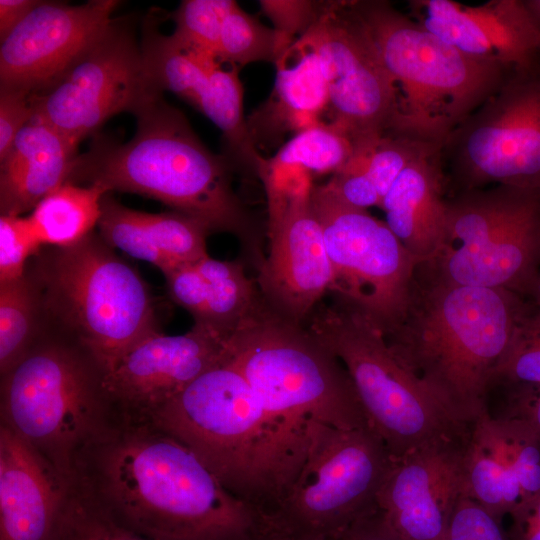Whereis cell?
<instances>
[{
	"label": "cell",
	"instance_id": "obj_1",
	"mask_svg": "<svg viewBox=\"0 0 540 540\" xmlns=\"http://www.w3.org/2000/svg\"><path fill=\"white\" fill-rule=\"evenodd\" d=\"M73 488L149 540H270L265 515L230 493L182 442L117 417L80 454Z\"/></svg>",
	"mask_w": 540,
	"mask_h": 540
},
{
	"label": "cell",
	"instance_id": "obj_2",
	"mask_svg": "<svg viewBox=\"0 0 540 540\" xmlns=\"http://www.w3.org/2000/svg\"><path fill=\"white\" fill-rule=\"evenodd\" d=\"M528 320L517 294L453 283L423 263L401 319L383 334L397 360L471 427L488 412L489 391Z\"/></svg>",
	"mask_w": 540,
	"mask_h": 540
},
{
	"label": "cell",
	"instance_id": "obj_3",
	"mask_svg": "<svg viewBox=\"0 0 540 540\" xmlns=\"http://www.w3.org/2000/svg\"><path fill=\"white\" fill-rule=\"evenodd\" d=\"M133 114L134 136L125 143L95 138L77 155L67 182L144 195L203 222L211 232L230 233L258 271L266 254L264 235L233 189L229 161L211 152L162 94Z\"/></svg>",
	"mask_w": 540,
	"mask_h": 540
},
{
	"label": "cell",
	"instance_id": "obj_4",
	"mask_svg": "<svg viewBox=\"0 0 540 540\" xmlns=\"http://www.w3.org/2000/svg\"><path fill=\"white\" fill-rule=\"evenodd\" d=\"M140 420L186 445L230 493L266 518L306 454V424L267 410L246 379L222 359Z\"/></svg>",
	"mask_w": 540,
	"mask_h": 540
},
{
	"label": "cell",
	"instance_id": "obj_5",
	"mask_svg": "<svg viewBox=\"0 0 540 540\" xmlns=\"http://www.w3.org/2000/svg\"><path fill=\"white\" fill-rule=\"evenodd\" d=\"M105 374L85 347L45 320L35 344L1 375V424L72 482L80 454L117 419Z\"/></svg>",
	"mask_w": 540,
	"mask_h": 540
},
{
	"label": "cell",
	"instance_id": "obj_6",
	"mask_svg": "<svg viewBox=\"0 0 540 540\" xmlns=\"http://www.w3.org/2000/svg\"><path fill=\"white\" fill-rule=\"evenodd\" d=\"M395 89L387 134L442 149L448 136L499 87L509 69L462 52L382 0L353 1Z\"/></svg>",
	"mask_w": 540,
	"mask_h": 540
},
{
	"label": "cell",
	"instance_id": "obj_7",
	"mask_svg": "<svg viewBox=\"0 0 540 540\" xmlns=\"http://www.w3.org/2000/svg\"><path fill=\"white\" fill-rule=\"evenodd\" d=\"M222 360L267 410L294 424L315 419L341 429L372 428L338 357L305 325L260 297L224 341Z\"/></svg>",
	"mask_w": 540,
	"mask_h": 540
},
{
	"label": "cell",
	"instance_id": "obj_8",
	"mask_svg": "<svg viewBox=\"0 0 540 540\" xmlns=\"http://www.w3.org/2000/svg\"><path fill=\"white\" fill-rule=\"evenodd\" d=\"M35 258L30 269L46 321L85 347L106 373L137 343L162 332L148 285L99 234Z\"/></svg>",
	"mask_w": 540,
	"mask_h": 540
},
{
	"label": "cell",
	"instance_id": "obj_9",
	"mask_svg": "<svg viewBox=\"0 0 540 540\" xmlns=\"http://www.w3.org/2000/svg\"><path fill=\"white\" fill-rule=\"evenodd\" d=\"M342 362L374 431L393 460L471 427L457 422L394 356L381 329L364 313L333 295L305 322Z\"/></svg>",
	"mask_w": 540,
	"mask_h": 540
},
{
	"label": "cell",
	"instance_id": "obj_10",
	"mask_svg": "<svg viewBox=\"0 0 540 540\" xmlns=\"http://www.w3.org/2000/svg\"><path fill=\"white\" fill-rule=\"evenodd\" d=\"M300 471L267 517L272 539L332 540L377 508L393 458L373 428L306 422Z\"/></svg>",
	"mask_w": 540,
	"mask_h": 540
},
{
	"label": "cell",
	"instance_id": "obj_11",
	"mask_svg": "<svg viewBox=\"0 0 540 540\" xmlns=\"http://www.w3.org/2000/svg\"><path fill=\"white\" fill-rule=\"evenodd\" d=\"M445 240L425 263L443 279L462 285L534 291L540 269V196L492 186L446 200Z\"/></svg>",
	"mask_w": 540,
	"mask_h": 540
},
{
	"label": "cell",
	"instance_id": "obj_12",
	"mask_svg": "<svg viewBox=\"0 0 540 540\" xmlns=\"http://www.w3.org/2000/svg\"><path fill=\"white\" fill-rule=\"evenodd\" d=\"M453 194L492 186L540 196V54L507 71L499 87L446 139Z\"/></svg>",
	"mask_w": 540,
	"mask_h": 540
},
{
	"label": "cell",
	"instance_id": "obj_13",
	"mask_svg": "<svg viewBox=\"0 0 540 540\" xmlns=\"http://www.w3.org/2000/svg\"><path fill=\"white\" fill-rule=\"evenodd\" d=\"M311 202L332 268L329 292L388 332L404 313L419 263L386 222L346 203L327 183L313 186Z\"/></svg>",
	"mask_w": 540,
	"mask_h": 540
},
{
	"label": "cell",
	"instance_id": "obj_14",
	"mask_svg": "<svg viewBox=\"0 0 540 540\" xmlns=\"http://www.w3.org/2000/svg\"><path fill=\"white\" fill-rule=\"evenodd\" d=\"M257 176L268 207V251L256 282L279 313L305 323L332 283L320 221L311 202V174L264 158Z\"/></svg>",
	"mask_w": 540,
	"mask_h": 540
},
{
	"label": "cell",
	"instance_id": "obj_15",
	"mask_svg": "<svg viewBox=\"0 0 540 540\" xmlns=\"http://www.w3.org/2000/svg\"><path fill=\"white\" fill-rule=\"evenodd\" d=\"M158 94L146 76L133 27L114 19L61 77L31 95L32 118L78 145L110 117L134 113Z\"/></svg>",
	"mask_w": 540,
	"mask_h": 540
},
{
	"label": "cell",
	"instance_id": "obj_16",
	"mask_svg": "<svg viewBox=\"0 0 540 540\" xmlns=\"http://www.w3.org/2000/svg\"><path fill=\"white\" fill-rule=\"evenodd\" d=\"M303 35L321 57L328 83L326 114L352 142L390 132L395 89L376 42L353 1L325 2Z\"/></svg>",
	"mask_w": 540,
	"mask_h": 540
},
{
	"label": "cell",
	"instance_id": "obj_17",
	"mask_svg": "<svg viewBox=\"0 0 540 540\" xmlns=\"http://www.w3.org/2000/svg\"><path fill=\"white\" fill-rule=\"evenodd\" d=\"M118 5L39 1L1 41L0 89L32 95L52 85L108 29Z\"/></svg>",
	"mask_w": 540,
	"mask_h": 540
},
{
	"label": "cell",
	"instance_id": "obj_18",
	"mask_svg": "<svg viewBox=\"0 0 540 540\" xmlns=\"http://www.w3.org/2000/svg\"><path fill=\"white\" fill-rule=\"evenodd\" d=\"M469 434L393 460L377 506L399 540H447L453 513L465 493L463 463Z\"/></svg>",
	"mask_w": 540,
	"mask_h": 540
},
{
	"label": "cell",
	"instance_id": "obj_19",
	"mask_svg": "<svg viewBox=\"0 0 540 540\" xmlns=\"http://www.w3.org/2000/svg\"><path fill=\"white\" fill-rule=\"evenodd\" d=\"M224 341L194 323L181 335L153 334L132 347L105 374V387L118 417L145 419L217 365Z\"/></svg>",
	"mask_w": 540,
	"mask_h": 540
},
{
	"label": "cell",
	"instance_id": "obj_20",
	"mask_svg": "<svg viewBox=\"0 0 540 540\" xmlns=\"http://www.w3.org/2000/svg\"><path fill=\"white\" fill-rule=\"evenodd\" d=\"M72 491L70 480L0 423V540H53Z\"/></svg>",
	"mask_w": 540,
	"mask_h": 540
},
{
	"label": "cell",
	"instance_id": "obj_21",
	"mask_svg": "<svg viewBox=\"0 0 540 540\" xmlns=\"http://www.w3.org/2000/svg\"><path fill=\"white\" fill-rule=\"evenodd\" d=\"M99 235L112 248L148 262L163 274L208 255L210 229L186 214L147 213L125 207L109 192L103 196Z\"/></svg>",
	"mask_w": 540,
	"mask_h": 540
},
{
	"label": "cell",
	"instance_id": "obj_22",
	"mask_svg": "<svg viewBox=\"0 0 540 540\" xmlns=\"http://www.w3.org/2000/svg\"><path fill=\"white\" fill-rule=\"evenodd\" d=\"M275 65L271 96L247 119L257 148L279 140L288 132L297 134L320 124L328 108L324 66L305 35L300 36Z\"/></svg>",
	"mask_w": 540,
	"mask_h": 540
},
{
	"label": "cell",
	"instance_id": "obj_23",
	"mask_svg": "<svg viewBox=\"0 0 540 540\" xmlns=\"http://www.w3.org/2000/svg\"><path fill=\"white\" fill-rule=\"evenodd\" d=\"M441 149L432 148L401 172L382 199L386 223L419 263L434 261L447 226V198Z\"/></svg>",
	"mask_w": 540,
	"mask_h": 540
},
{
	"label": "cell",
	"instance_id": "obj_24",
	"mask_svg": "<svg viewBox=\"0 0 540 540\" xmlns=\"http://www.w3.org/2000/svg\"><path fill=\"white\" fill-rule=\"evenodd\" d=\"M78 145L48 124L31 119L0 160L1 215H20L68 181Z\"/></svg>",
	"mask_w": 540,
	"mask_h": 540
},
{
	"label": "cell",
	"instance_id": "obj_25",
	"mask_svg": "<svg viewBox=\"0 0 540 540\" xmlns=\"http://www.w3.org/2000/svg\"><path fill=\"white\" fill-rule=\"evenodd\" d=\"M463 468L466 495L498 521L523 502L509 448L489 412L471 426Z\"/></svg>",
	"mask_w": 540,
	"mask_h": 540
},
{
	"label": "cell",
	"instance_id": "obj_26",
	"mask_svg": "<svg viewBox=\"0 0 540 540\" xmlns=\"http://www.w3.org/2000/svg\"><path fill=\"white\" fill-rule=\"evenodd\" d=\"M140 48L153 89L160 94L172 92L193 107L212 72L222 64L214 54L175 32L161 33L152 19L144 21Z\"/></svg>",
	"mask_w": 540,
	"mask_h": 540
},
{
	"label": "cell",
	"instance_id": "obj_27",
	"mask_svg": "<svg viewBox=\"0 0 540 540\" xmlns=\"http://www.w3.org/2000/svg\"><path fill=\"white\" fill-rule=\"evenodd\" d=\"M194 108L221 131L224 145L222 155L232 168L257 175L263 157L251 138L244 117L243 89L238 69L220 64L210 75Z\"/></svg>",
	"mask_w": 540,
	"mask_h": 540
},
{
	"label": "cell",
	"instance_id": "obj_28",
	"mask_svg": "<svg viewBox=\"0 0 540 540\" xmlns=\"http://www.w3.org/2000/svg\"><path fill=\"white\" fill-rule=\"evenodd\" d=\"M106 193L97 185L65 182L45 196L27 216L40 243L65 248L93 233Z\"/></svg>",
	"mask_w": 540,
	"mask_h": 540
},
{
	"label": "cell",
	"instance_id": "obj_29",
	"mask_svg": "<svg viewBox=\"0 0 540 540\" xmlns=\"http://www.w3.org/2000/svg\"><path fill=\"white\" fill-rule=\"evenodd\" d=\"M204 282V325L226 339L261 297L256 279L246 275L243 262L222 261L209 255L195 262Z\"/></svg>",
	"mask_w": 540,
	"mask_h": 540
},
{
	"label": "cell",
	"instance_id": "obj_30",
	"mask_svg": "<svg viewBox=\"0 0 540 540\" xmlns=\"http://www.w3.org/2000/svg\"><path fill=\"white\" fill-rule=\"evenodd\" d=\"M45 315L39 281L28 267L0 283V374L18 363L39 338Z\"/></svg>",
	"mask_w": 540,
	"mask_h": 540
},
{
	"label": "cell",
	"instance_id": "obj_31",
	"mask_svg": "<svg viewBox=\"0 0 540 540\" xmlns=\"http://www.w3.org/2000/svg\"><path fill=\"white\" fill-rule=\"evenodd\" d=\"M292 44L235 3L222 26L217 58L237 69L260 61L275 64Z\"/></svg>",
	"mask_w": 540,
	"mask_h": 540
},
{
	"label": "cell",
	"instance_id": "obj_32",
	"mask_svg": "<svg viewBox=\"0 0 540 540\" xmlns=\"http://www.w3.org/2000/svg\"><path fill=\"white\" fill-rule=\"evenodd\" d=\"M353 153V142L336 126L320 124L295 134L270 159L273 162L298 166L310 174H334Z\"/></svg>",
	"mask_w": 540,
	"mask_h": 540
},
{
	"label": "cell",
	"instance_id": "obj_33",
	"mask_svg": "<svg viewBox=\"0 0 540 540\" xmlns=\"http://www.w3.org/2000/svg\"><path fill=\"white\" fill-rule=\"evenodd\" d=\"M235 3L232 0H184L171 14L174 32L217 57L222 26Z\"/></svg>",
	"mask_w": 540,
	"mask_h": 540
},
{
	"label": "cell",
	"instance_id": "obj_34",
	"mask_svg": "<svg viewBox=\"0 0 540 540\" xmlns=\"http://www.w3.org/2000/svg\"><path fill=\"white\" fill-rule=\"evenodd\" d=\"M53 540H149L121 526L73 488Z\"/></svg>",
	"mask_w": 540,
	"mask_h": 540
},
{
	"label": "cell",
	"instance_id": "obj_35",
	"mask_svg": "<svg viewBox=\"0 0 540 540\" xmlns=\"http://www.w3.org/2000/svg\"><path fill=\"white\" fill-rule=\"evenodd\" d=\"M496 418L512 457L522 490V503L540 497V438L518 419Z\"/></svg>",
	"mask_w": 540,
	"mask_h": 540
},
{
	"label": "cell",
	"instance_id": "obj_36",
	"mask_svg": "<svg viewBox=\"0 0 540 540\" xmlns=\"http://www.w3.org/2000/svg\"><path fill=\"white\" fill-rule=\"evenodd\" d=\"M42 247L27 216L1 215L0 283L21 277Z\"/></svg>",
	"mask_w": 540,
	"mask_h": 540
},
{
	"label": "cell",
	"instance_id": "obj_37",
	"mask_svg": "<svg viewBox=\"0 0 540 540\" xmlns=\"http://www.w3.org/2000/svg\"><path fill=\"white\" fill-rule=\"evenodd\" d=\"M432 148L439 147L415 142L399 135H382L371 151L368 166L369 176L375 184L381 199H383L407 165Z\"/></svg>",
	"mask_w": 540,
	"mask_h": 540
},
{
	"label": "cell",
	"instance_id": "obj_38",
	"mask_svg": "<svg viewBox=\"0 0 540 540\" xmlns=\"http://www.w3.org/2000/svg\"><path fill=\"white\" fill-rule=\"evenodd\" d=\"M262 12L271 20L274 29L294 43L321 16L325 2L308 0H261Z\"/></svg>",
	"mask_w": 540,
	"mask_h": 540
},
{
	"label": "cell",
	"instance_id": "obj_39",
	"mask_svg": "<svg viewBox=\"0 0 540 540\" xmlns=\"http://www.w3.org/2000/svg\"><path fill=\"white\" fill-rule=\"evenodd\" d=\"M447 540H510L501 522L464 493L453 513Z\"/></svg>",
	"mask_w": 540,
	"mask_h": 540
},
{
	"label": "cell",
	"instance_id": "obj_40",
	"mask_svg": "<svg viewBox=\"0 0 540 540\" xmlns=\"http://www.w3.org/2000/svg\"><path fill=\"white\" fill-rule=\"evenodd\" d=\"M540 385V336L522 332L501 365L495 385Z\"/></svg>",
	"mask_w": 540,
	"mask_h": 540
},
{
	"label": "cell",
	"instance_id": "obj_41",
	"mask_svg": "<svg viewBox=\"0 0 540 540\" xmlns=\"http://www.w3.org/2000/svg\"><path fill=\"white\" fill-rule=\"evenodd\" d=\"M32 117L30 94L0 89V160L7 155L18 133Z\"/></svg>",
	"mask_w": 540,
	"mask_h": 540
},
{
	"label": "cell",
	"instance_id": "obj_42",
	"mask_svg": "<svg viewBox=\"0 0 540 540\" xmlns=\"http://www.w3.org/2000/svg\"><path fill=\"white\" fill-rule=\"evenodd\" d=\"M506 414L529 426L540 438V385H512Z\"/></svg>",
	"mask_w": 540,
	"mask_h": 540
},
{
	"label": "cell",
	"instance_id": "obj_43",
	"mask_svg": "<svg viewBox=\"0 0 540 540\" xmlns=\"http://www.w3.org/2000/svg\"><path fill=\"white\" fill-rule=\"evenodd\" d=\"M332 540H399L385 522L380 509L363 516Z\"/></svg>",
	"mask_w": 540,
	"mask_h": 540
},
{
	"label": "cell",
	"instance_id": "obj_44",
	"mask_svg": "<svg viewBox=\"0 0 540 540\" xmlns=\"http://www.w3.org/2000/svg\"><path fill=\"white\" fill-rule=\"evenodd\" d=\"M38 3V0H0L1 41L27 17Z\"/></svg>",
	"mask_w": 540,
	"mask_h": 540
},
{
	"label": "cell",
	"instance_id": "obj_45",
	"mask_svg": "<svg viewBox=\"0 0 540 540\" xmlns=\"http://www.w3.org/2000/svg\"><path fill=\"white\" fill-rule=\"evenodd\" d=\"M512 518L510 540H540V525L522 507H517L509 515Z\"/></svg>",
	"mask_w": 540,
	"mask_h": 540
},
{
	"label": "cell",
	"instance_id": "obj_46",
	"mask_svg": "<svg viewBox=\"0 0 540 540\" xmlns=\"http://www.w3.org/2000/svg\"><path fill=\"white\" fill-rule=\"evenodd\" d=\"M533 292L536 293L538 310L535 316L528 320L524 332L526 334L540 336V273Z\"/></svg>",
	"mask_w": 540,
	"mask_h": 540
},
{
	"label": "cell",
	"instance_id": "obj_47",
	"mask_svg": "<svg viewBox=\"0 0 540 540\" xmlns=\"http://www.w3.org/2000/svg\"><path fill=\"white\" fill-rule=\"evenodd\" d=\"M525 509L532 518L540 525V497L519 505ZM518 506V507H519Z\"/></svg>",
	"mask_w": 540,
	"mask_h": 540
},
{
	"label": "cell",
	"instance_id": "obj_48",
	"mask_svg": "<svg viewBox=\"0 0 540 540\" xmlns=\"http://www.w3.org/2000/svg\"><path fill=\"white\" fill-rule=\"evenodd\" d=\"M525 4L540 29V0H526Z\"/></svg>",
	"mask_w": 540,
	"mask_h": 540
},
{
	"label": "cell",
	"instance_id": "obj_49",
	"mask_svg": "<svg viewBox=\"0 0 540 540\" xmlns=\"http://www.w3.org/2000/svg\"><path fill=\"white\" fill-rule=\"evenodd\" d=\"M272 540H291V539H272Z\"/></svg>",
	"mask_w": 540,
	"mask_h": 540
}]
</instances>
